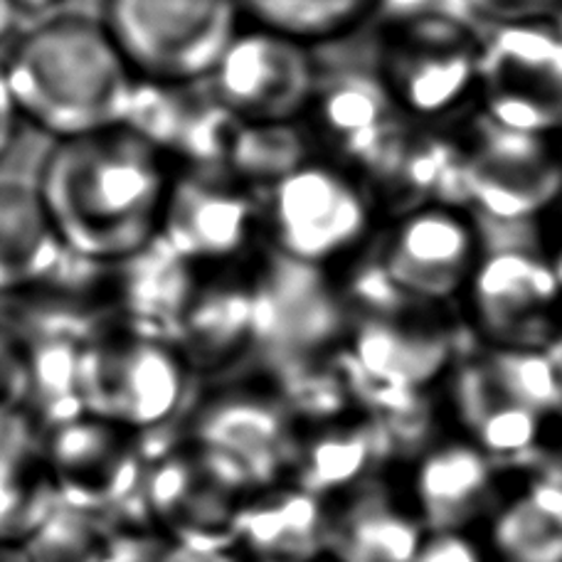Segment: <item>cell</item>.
I'll return each instance as SVG.
<instances>
[{
    "instance_id": "7c38bea8",
    "label": "cell",
    "mask_w": 562,
    "mask_h": 562,
    "mask_svg": "<svg viewBox=\"0 0 562 562\" xmlns=\"http://www.w3.org/2000/svg\"><path fill=\"white\" fill-rule=\"evenodd\" d=\"M393 474L427 533L476 530L506 481V469L459 431L431 437L393 467Z\"/></svg>"
},
{
    "instance_id": "836d02e7",
    "label": "cell",
    "mask_w": 562,
    "mask_h": 562,
    "mask_svg": "<svg viewBox=\"0 0 562 562\" xmlns=\"http://www.w3.org/2000/svg\"><path fill=\"white\" fill-rule=\"evenodd\" d=\"M178 562H245L233 548L215 550H178Z\"/></svg>"
},
{
    "instance_id": "ac0fdd59",
    "label": "cell",
    "mask_w": 562,
    "mask_h": 562,
    "mask_svg": "<svg viewBox=\"0 0 562 562\" xmlns=\"http://www.w3.org/2000/svg\"><path fill=\"white\" fill-rule=\"evenodd\" d=\"M57 508L43 431L18 417L0 427V543L23 546Z\"/></svg>"
},
{
    "instance_id": "52a82bcc",
    "label": "cell",
    "mask_w": 562,
    "mask_h": 562,
    "mask_svg": "<svg viewBox=\"0 0 562 562\" xmlns=\"http://www.w3.org/2000/svg\"><path fill=\"white\" fill-rule=\"evenodd\" d=\"M265 190L262 220L281 257L326 269L368 235V198L336 168L306 160Z\"/></svg>"
},
{
    "instance_id": "ba28073f",
    "label": "cell",
    "mask_w": 562,
    "mask_h": 562,
    "mask_svg": "<svg viewBox=\"0 0 562 562\" xmlns=\"http://www.w3.org/2000/svg\"><path fill=\"white\" fill-rule=\"evenodd\" d=\"M461 299L481 346L553 348L562 338V284L543 255L481 252Z\"/></svg>"
},
{
    "instance_id": "277c9868",
    "label": "cell",
    "mask_w": 562,
    "mask_h": 562,
    "mask_svg": "<svg viewBox=\"0 0 562 562\" xmlns=\"http://www.w3.org/2000/svg\"><path fill=\"white\" fill-rule=\"evenodd\" d=\"M239 0H104L102 23L140 82H203L243 30Z\"/></svg>"
},
{
    "instance_id": "8992f818",
    "label": "cell",
    "mask_w": 562,
    "mask_h": 562,
    "mask_svg": "<svg viewBox=\"0 0 562 562\" xmlns=\"http://www.w3.org/2000/svg\"><path fill=\"white\" fill-rule=\"evenodd\" d=\"M252 494L233 469L178 429L150 437L138 508L178 550L233 548L245 498Z\"/></svg>"
},
{
    "instance_id": "d6986e66",
    "label": "cell",
    "mask_w": 562,
    "mask_h": 562,
    "mask_svg": "<svg viewBox=\"0 0 562 562\" xmlns=\"http://www.w3.org/2000/svg\"><path fill=\"white\" fill-rule=\"evenodd\" d=\"M479 40V77L488 79L491 89H520L562 104V37L553 25L540 20L501 23Z\"/></svg>"
},
{
    "instance_id": "f35d334b",
    "label": "cell",
    "mask_w": 562,
    "mask_h": 562,
    "mask_svg": "<svg viewBox=\"0 0 562 562\" xmlns=\"http://www.w3.org/2000/svg\"><path fill=\"white\" fill-rule=\"evenodd\" d=\"M326 562H328V560H326Z\"/></svg>"
},
{
    "instance_id": "4fadbf2b",
    "label": "cell",
    "mask_w": 562,
    "mask_h": 562,
    "mask_svg": "<svg viewBox=\"0 0 562 562\" xmlns=\"http://www.w3.org/2000/svg\"><path fill=\"white\" fill-rule=\"evenodd\" d=\"M481 257L467 210L449 205L413 207L378 252L390 279L425 308H445L464 296Z\"/></svg>"
},
{
    "instance_id": "30bf717a",
    "label": "cell",
    "mask_w": 562,
    "mask_h": 562,
    "mask_svg": "<svg viewBox=\"0 0 562 562\" xmlns=\"http://www.w3.org/2000/svg\"><path fill=\"white\" fill-rule=\"evenodd\" d=\"M205 82L210 97L239 124L294 122L316 99L311 49L259 25L239 30Z\"/></svg>"
},
{
    "instance_id": "9c48e42d",
    "label": "cell",
    "mask_w": 562,
    "mask_h": 562,
    "mask_svg": "<svg viewBox=\"0 0 562 562\" xmlns=\"http://www.w3.org/2000/svg\"><path fill=\"white\" fill-rule=\"evenodd\" d=\"M59 506L112 518L138 496L150 437L82 413L43 431Z\"/></svg>"
},
{
    "instance_id": "8d00e7d4",
    "label": "cell",
    "mask_w": 562,
    "mask_h": 562,
    "mask_svg": "<svg viewBox=\"0 0 562 562\" xmlns=\"http://www.w3.org/2000/svg\"><path fill=\"white\" fill-rule=\"evenodd\" d=\"M0 562H25L20 546H3L0 543Z\"/></svg>"
},
{
    "instance_id": "83f0119b",
    "label": "cell",
    "mask_w": 562,
    "mask_h": 562,
    "mask_svg": "<svg viewBox=\"0 0 562 562\" xmlns=\"http://www.w3.org/2000/svg\"><path fill=\"white\" fill-rule=\"evenodd\" d=\"M109 520L112 536L102 562H178V548L148 524L136 498Z\"/></svg>"
},
{
    "instance_id": "5b68a950",
    "label": "cell",
    "mask_w": 562,
    "mask_h": 562,
    "mask_svg": "<svg viewBox=\"0 0 562 562\" xmlns=\"http://www.w3.org/2000/svg\"><path fill=\"white\" fill-rule=\"evenodd\" d=\"M178 431L233 469L249 491L289 479L296 422L262 368L229 370L195 390Z\"/></svg>"
},
{
    "instance_id": "d6a6232c",
    "label": "cell",
    "mask_w": 562,
    "mask_h": 562,
    "mask_svg": "<svg viewBox=\"0 0 562 562\" xmlns=\"http://www.w3.org/2000/svg\"><path fill=\"white\" fill-rule=\"evenodd\" d=\"M441 0H373L375 15L380 20H390V23L405 25L409 20H417L422 15L437 13Z\"/></svg>"
},
{
    "instance_id": "603a6c76",
    "label": "cell",
    "mask_w": 562,
    "mask_h": 562,
    "mask_svg": "<svg viewBox=\"0 0 562 562\" xmlns=\"http://www.w3.org/2000/svg\"><path fill=\"white\" fill-rule=\"evenodd\" d=\"M306 136L294 122L239 124L229 138L225 170L239 183L269 188L306 164Z\"/></svg>"
},
{
    "instance_id": "ffe728a7",
    "label": "cell",
    "mask_w": 562,
    "mask_h": 562,
    "mask_svg": "<svg viewBox=\"0 0 562 562\" xmlns=\"http://www.w3.org/2000/svg\"><path fill=\"white\" fill-rule=\"evenodd\" d=\"M35 188L0 183V296H18L53 277L65 259Z\"/></svg>"
},
{
    "instance_id": "1f68e13d",
    "label": "cell",
    "mask_w": 562,
    "mask_h": 562,
    "mask_svg": "<svg viewBox=\"0 0 562 562\" xmlns=\"http://www.w3.org/2000/svg\"><path fill=\"white\" fill-rule=\"evenodd\" d=\"M20 126H23V116H20L13 89H10L3 59H0V164H3L10 150H13Z\"/></svg>"
},
{
    "instance_id": "f1b7e54d",
    "label": "cell",
    "mask_w": 562,
    "mask_h": 562,
    "mask_svg": "<svg viewBox=\"0 0 562 562\" xmlns=\"http://www.w3.org/2000/svg\"><path fill=\"white\" fill-rule=\"evenodd\" d=\"M484 114L501 128L520 134L546 136L562 126V104L520 92V89H491Z\"/></svg>"
},
{
    "instance_id": "9a60e30c",
    "label": "cell",
    "mask_w": 562,
    "mask_h": 562,
    "mask_svg": "<svg viewBox=\"0 0 562 562\" xmlns=\"http://www.w3.org/2000/svg\"><path fill=\"white\" fill-rule=\"evenodd\" d=\"M393 467L397 451L383 422L356 409L318 425H296L289 481L330 501Z\"/></svg>"
},
{
    "instance_id": "3957f363",
    "label": "cell",
    "mask_w": 562,
    "mask_h": 562,
    "mask_svg": "<svg viewBox=\"0 0 562 562\" xmlns=\"http://www.w3.org/2000/svg\"><path fill=\"white\" fill-rule=\"evenodd\" d=\"M195 370L166 330L116 324L85 344V407L144 437L178 429Z\"/></svg>"
},
{
    "instance_id": "2e32d148",
    "label": "cell",
    "mask_w": 562,
    "mask_h": 562,
    "mask_svg": "<svg viewBox=\"0 0 562 562\" xmlns=\"http://www.w3.org/2000/svg\"><path fill=\"white\" fill-rule=\"evenodd\" d=\"M425 538L393 469L328 501V562H413Z\"/></svg>"
},
{
    "instance_id": "d4e9b609",
    "label": "cell",
    "mask_w": 562,
    "mask_h": 562,
    "mask_svg": "<svg viewBox=\"0 0 562 562\" xmlns=\"http://www.w3.org/2000/svg\"><path fill=\"white\" fill-rule=\"evenodd\" d=\"M318 119L340 144L395 116V94L383 75H350L316 85Z\"/></svg>"
},
{
    "instance_id": "484cf974",
    "label": "cell",
    "mask_w": 562,
    "mask_h": 562,
    "mask_svg": "<svg viewBox=\"0 0 562 562\" xmlns=\"http://www.w3.org/2000/svg\"><path fill=\"white\" fill-rule=\"evenodd\" d=\"M239 3L252 25L294 37L299 43L306 40L321 43L348 30L353 15L366 3L373 5V0H239Z\"/></svg>"
},
{
    "instance_id": "74e56055",
    "label": "cell",
    "mask_w": 562,
    "mask_h": 562,
    "mask_svg": "<svg viewBox=\"0 0 562 562\" xmlns=\"http://www.w3.org/2000/svg\"><path fill=\"white\" fill-rule=\"evenodd\" d=\"M550 25H553L555 33L562 37V3L555 8V13L550 15Z\"/></svg>"
},
{
    "instance_id": "cb8c5ba5",
    "label": "cell",
    "mask_w": 562,
    "mask_h": 562,
    "mask_svg": "<svg viewBox=\"0 0 562 562\" xmlns=\"http://www.w3.org/2000/svg\"><path fill=\"white\" fill-rule=\"evenodd\" d=\"M479 356L508 400L558 422L562 413V366L553 348L479 346Z\"/></svg>"
},
{
    "instance_id": "5bb4252c",
    "label": "cell",
    "mask_w": 562,
    "mask_h": 562,
    "mask_svg": "<svg viewBox=\"0 0 562 562\" xmlns=\"http://www.w3.org/2000/svg\"><path fill=\"white\" fill-rule=\"evenodd\" d=\"M195 170L203 173L173 180L160 239L170 255L190 267L235 265L252 239L255 223L262 220V207L227 170Z\"/></svg>"
},
{
    "instance_id": "e0dca14e",
    "label": "cell",
    "mask_w": 562,
    "mask_h": 562,
    "mask_svg": "<svg viewBox=\"0 0 562 562\" xmlns=\"http://www.w3.org/2000/svg\"><path fill=\"white\" fill-rule=\"evenodd\" d=\"M233 550L245 562H326L328 501L289 479L252 491L239 510Z\"/></svg>"
},
{
    "instance_id": "4316f807",
    "label": "cell",
    "mask_w": 562,
    "mask_h": 562,
    "mask_svg": "<svg viewBox=\"0 0 562 562\" xmlns=\"http://www.w3.org/2000/svg\"><path fill=\"white\" fill-rule=\"evenodd\" d=\"M109 536H112L109 518L59 506L20 546V553L25 562H102Z\"/></svg>"
},
{
    "instance_id": "4dcf8cb0",
    "label": "cell",
    "mask_w": 562,
    "mask_h": 562,
    "mask_svg": "<svg viewBox=\"0 0 562 562\" xmlns=\"http://www.w3.org/2000/svg\"><path fill=\"white\" fill-rule=\"evenodd\" d=\"M413 562H488L476 530H441L427 533Z\"/></svg>"
},
{
    "instance_id": "d590c367",
    "label": "cell",
    "mask_w": 562,
    "mask_h": 562,
    "mask_svg": "<svg viewBox=\"0 0 562 562\" xmlns=\"http://www.w3.org/2000/svg\"><path fill=\"white\" fill-rule=\"evenodd\" d=\"M63 3L65 0H18V5L23 8V13H45V10H53Z\"/></svg>"
},
{
    "instance_id": "7a4b0ae2",
    "label": "cell",
    "mask_w": 562,
    "mask_h": 562,
    "mask_svg": "<svg viewBox=\"0 0 562 562\" xmlns=\"http://www.w3.org/2000/svg\"><path fill=\"white\" fill-rule=\"evenodd\" d=\"M23 116L55 140L124 124L138 77L102 20L57 15L27 30L3 59Z\"/></svg>"
},
{
    "instance_id": "8fae6325",
    "label": "cell",
    "mask_w": 562,
    "mask_h": 562,
    "mask_svg": "<svg viewBox=\"0 0 562 562\" xmlns=\"http://www.w3.org/2000/svg\"><path fill=\"white\" fill-rule=\"evenodd\" d=\"M168 336L198 375H225L257 353L262 336V286L235 265L190 267Z\"/></svg>"
},
{
    "instance_id": "f546056e",
    "label": "cell",
    "mask_w": 562,
    "mask_h": 562,
    "mask_svg": "<svg viewBox=\"0 0 562 562\" xmlns=\"http://www.w3.org/2000/svg\"><path fill=\"white\" fill-rule=\"evenodd\" d=\"M25 390V338L0 316V427L23 417Z\"/></svg>"
},
{
    "instance_id": "7402d4cb",
    "label": "cell",
    "mask_w": 562,
    "mask_h": 562,
    "mask_svg": "<svg viewBox=\"0 0 562 562\" xmlns=\"http://www.w3.org/2000/svg\"><path fill=\"white\" fill-rule=\"evenodd\" d=\"M387 69L409 114L435 116L457 106L479 77L474 49H415L390 53Z\"/></svg>"
},
{
    "instance_id": "e575fe53",
    "label": "cell",
    "mask_w": 562,
    "mask_h": 562,
    "mask_svg": "<svg viewBox=\"0 0 562 562\" xmlns=\"http://www.w3.org/2000/svg\"><path fill=\"white\" fill-rule=\"evenodd\" d=\"M20 15H23V8L18 5V0H0V43L15 33Z\"/></svg>"
},
{
    "instance_id": "6da1fadb",
    "label": "cell",
    "mask_w": 562,
    "mask_h": 562,
    "mask_svg": "<svg viewBox=\"0 0 562 562\" xmlns=\"http://www.w3.org/2000/svg\"><path fill=\"white\" fill-rule=\"evenodd\" d=\"M173 180L164 150L116 124L55 140L35 190L65 252L112 267L158 245Z\"/></svg>"
},
{
    "instance_id": "44dd1931",
    "label": "cell",
    "mask_w": 562,
    "mask_h": 562,
    "mask_svg": "<svg viewBox=\"0 0 562 562\" xmlns=\"http://www.w3.org/2000/svg\"><path fill=\"white\" fill-rule=\"evenodd\" d=\"M25 338V409L23 417L45 431L87 413L85 340L65 336Z\"/></svg>"
}]
</instances>
